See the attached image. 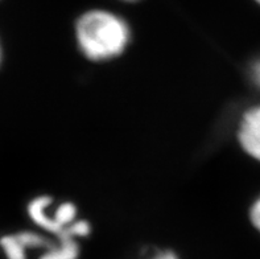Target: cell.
<instances>
[{
  "label": "cell",
  "instance_id": "cell-7",
  "mask_svg": "<svg viewBox=\"0 0 260 259\" xmlns=\"http://www.w3.org/2000/svg\"><path fill=\"white\" fill-rule=\"evenodd\" d=\"M251 77H252L255 85L260 88V59L256 60L251 66Z\"/></svg>",
  "mask_w": 260,
  "mask_h": 259
},
{
  "label": "cell",
  "instance_id": "cell-2",
  "mask_svg": "<svg viewBox=\"0 0 260 259\" xmlns=\"http://www.w3.org/2000/svg\"><path fill=\"white\" fill-rule=\"evenodd\" d=\"M50 204H52V200L49 197H39L36 200H33L28 208L30 218L39 226L48 230L49 233L57 234L58 238L65 236V234L74 236L72 232V225L77 221L76 207L70 203L61 204L52 214L48 212Z\"/></svg>",
  "mask_w": 260,
  "mask_h": 259
},
{
  "label": "cell",
  "instance_id": "cell-6",
  "mask_svg": "<svg viewBox=\"0 0 260 259\" xmlns=\"http://www.w3.org/2000/svg\"><path fill=\"white\" fill-rule=\"evenodd\" d=\"M251 220L255 226L260 230V198L254 204V207L251 209Z\"/></svg>",
  "mask_w": 260,
  "mask_h": 259
},
{
  "label": "cell",
  "instance_id": "cell-3",
  "mask_svg": "<svg viewBox=\"0 0 260 259\" xmlns=\"http://www.w3.org/2000/svg\"><path fill=\"white\" fill-rule=\"evenodd\" d=\"M0 243L8 259H26V250L41 249V247H46L48 250L53 245V243L50 245L45 238L40 237L39 234L30 233V232L7 236L0 241Z\"/></svg>",
  "mask_w": 260,
  "mask_h": 259
},
{
  "label": "cell",
  "instance_id": "cell-4",
  "mask_svg": "<svg viewBox=\"0 0 260 259\" xmlns=\"http://www.w3.org/2000/svg\"><path fill=\"white\" fill-rule=\"evenodd\" d=\"M239 141L244 151L260 160V106L251 108L242 119Z\"/></svg>",
  "mask_w": 260,
  "mask_h": 259
},
{
  "label": "cell",
  "instance_id": "cell-10",
  "mask_svg": "<svg viewBox=\"0 0 260 259\" xmlns=\"http://www.w3.org/2000/svg\"><path fill=\"white\" fill-rule=\"evenodd\" d=\"M255 2H256V3H259V4H260V0H255Z\"/></svg>",
  "mask_w": 260,
  "mask_h": 259
},
{
  "label": "cell",
  "instance_id": "cell-5",
  "mask_svg": "<svg viewBox=\"0 0 260 259\" xmlns=\"http://www.w3.org/2000/svg\"><path fill=\"white\" fill-rule=\"evenodd\" d=\"M78 245L76 237L72 234H65L59 237L58 242L53 243L40 259H77L78 258Z\"/></svg>",
  "mask_w": 260,
  "mask_h": 259
},
{
  "label": "cell",
  "instance_id": "cell-9",
  "mask_svg": "<svg viewBox=\"0 0 260 259\" xmlns=\"http://www.w3.org/2000/svg\"><path fill=\"white\" fill-rule=\"evenodd\" d=\"M125 2H135V0H125Z\"/></svg>",
  "mask_w": 260,
  "mask_h": 259
},
{
  "label": "cell",
  "instance_id": "cell-1",
  "mask_svg": "<svg viewBox=\"0 0 260 259\" xmlns=\"http://www.w3.org/2000/svg\"><path fill=\"white\" fill-rule=\"evenodd\" d=\"M77 41L86 57L101 61L115 57L125 49L129 28L124 20L105 10H92L79 17Z\"/></svg>",
  "mask_w": 260,
  "mask_h": 259
},
{
  "label": "cell",
  "instance_id": "cell-8",
  "mask_svg": "<svg viewBox=\"0 0 260 259\" xmlns=\"http://www.w3.org/2000/svg\"><path fill=\"white\" fill-rule=\"evenodd\" d=\"M153 259H177V256H176L173 253H169V251H167V253L158 254V255H156Z\"/></svg>",
  "mask_w": 260,
  "mask_h": 259
}]
</instances>
